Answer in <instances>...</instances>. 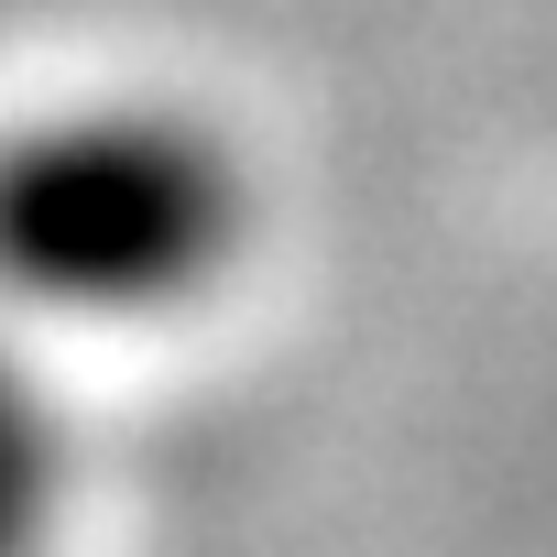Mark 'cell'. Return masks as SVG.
Masks as SVG:
<instances>
[{"mask_svg": "<svg viewBox=\"0 0 557 557\" xmlns=\"http://www.w3.org/2000/svg\"><path fill=\"white\" fill-rule=\"evenodd\" d=\"M66 524V426L34 361L0 339V557H45Z\"/></svg>", "mask_w": 557, "mask_h": 557, "instance_id": "cell-2", "label": "cell"}, {"mask_svg": "<svg viewBox=\"0 0 557 557\" xmlns=\"http://www.w3.org/2000/svg\"><path fill=\"white\" fill-rule=\"evenodd\" d=\"M251 230L230 143L186 110H66L0 143V285L77 318L208 296Z\"/></svg>", "mask_w": 557, "mask_h": 557, "instance_id": "cell-1", "label": "cell"}]
</instances>
